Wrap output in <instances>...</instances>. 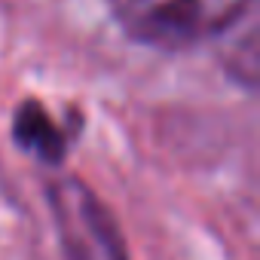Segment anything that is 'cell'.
Listing matches in <instances>:
<instances>
[{
	"label": "cell",
	"instance_id": "obj_3",
	"mask_svg": "<svg viewBox=\"0 0 260 260\" xmlns=\"http://www.w3.org/2000/svg\"><path fill=\"white\" fill-rule=\"evenodd\" d=\"M13 138L25 153L46 166H61L68 156V128H61V122L34 98L19 104L13 116Z\"/></svg>",
	"mask_w": 260,
	"mask_h": 260
},
{
	"label": "cell",
	"instance_id": "obj_2",
	"mask_svg": "<svg viewBox=\"0 0 260 260\" xmlns=\"http://www.w3.org/2000/svg\"><path fill=\"white\" fill-rule=\"evenodd\" d=\"M55 236L68 260H128L116 220L80 178L61 175L46 190Z\"/></svg>",
	"mask_w": 260,
	"mask_h": 260
},
{
	"label": "cell",
	"instance_id": "obj_1",
	"mask_svg": "<svg viewBox=\"0 0 260 260\" xmlns=\"http://www.w3.org/2000/svg\"><path fill=\"white\" fill-rule=\"evenodd\" d=\"M254 0H110L122 34L150 49H190L236 28Z\"/></svg>",
	"mask_w": 260,
	"mask_h": 260
}]
</instances>
